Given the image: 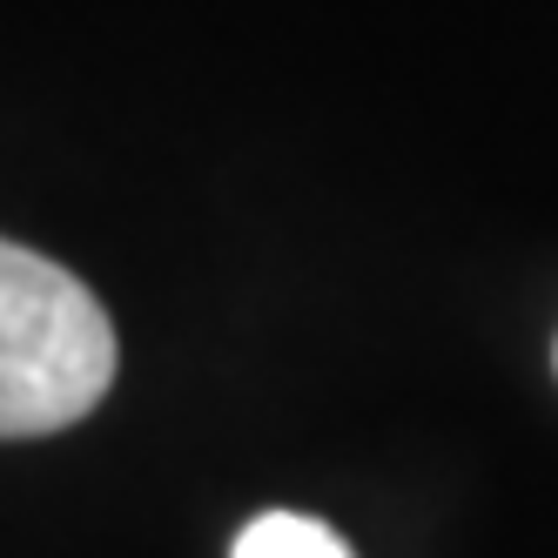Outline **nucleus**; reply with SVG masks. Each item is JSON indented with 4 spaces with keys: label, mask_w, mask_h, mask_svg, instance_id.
Instances as JSON below:
<instances>
[{
    "label": "nucleus",
    "mask_w": 558,
    "mask_h": 558,
    "mask_svg": "<svg viewBox=\"0 0 558 558\" xmlns=\"http://www.w3.org/2000/svg\"><path fill=\"white\" fill-rule=\"evenodd\" d=\"M114 384V324L82 276L0 235V437L82 424Z\"/></svg>",
    "instance_id": "obj_1"
},
{
    "label": "nucleus",
    "mask_w": 558,
    "mask_h": 558,
    "mask_svg": "<svg viewBox=\"0 0 558 558\" xmlns=\"http://www.w3.org/2000/svg\"><path fill=\"white\" fill-rule=\"evenodd\" d=\"M229 558H356L324 518H303V511H263L256 525H243Z\"/></svg>",
    "instance_id": "obj_2"
},
{
    "label": "nucleus",
    "mask_w": 558,
    "mask_h": 558,
    "mask_svg": "<svg viewBox=\"0 0 558 558\" xmlns=\"http://www.w3.org/2000/svg\"><path fill=\"white\" fill-rule=\"evenodd\" d=\"M551 364H558V350H551Z\"/></svg>",
    "instance_id": "obj_3"
}]
</instances>
